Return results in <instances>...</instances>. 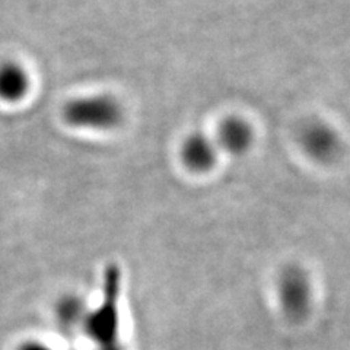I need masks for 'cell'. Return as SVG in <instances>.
Masks as SVG:
<instances>
[{"label": "cell", "instance_id": "cell-1", "mask_svg": "<svg viewBox=\"0 0 350 350\" xmlns=\"http://www.w3.org/2000/svg\"><path fill=\"white\" fill-rule=\"evenodd\" d=\"M120 284H122L120 269L117 266L107 267L103 302L92 312H88L82 327L96 345V350H123L118 338Z\"/></svg>", "mask_w": 350, "mask_h": 350}, {"label": "cell", "instance_id": "cell-2", "mask_svg": "<svg viewBox=\"0 0 350 350\" xmlns=\"http://www.w3.org/2000/svg\"><path fill=\"white\" fill-rule=\"evenodd\" d=\"M64 120L73 127L108 130L123 120V108L108 95L76 98L64 107Z\"/></svg>", "mask_w": 350, "mask_h": 350}, {"label": "cell", "instance_id": "cell-3", "mask_svg": "<svg viewBox=\"0 0 350 350\" xmlns=\"http://www.w3.org/2000/svg\"><path fill=\"white\" fill-rule=\"evenodd\" d=\"M278 298L288 320L304 321L312 308V284L308 273L295 265L283 269L278 279Z\"/></svg>", "mask_w": 350, "mask_h": 350}, {"label": "cell", "instance_id": "cell-4", "mask_svg": "<svg viewBox=\"0 0 350 350\" xmlns=\"http://www.w3.org/2000/svg\"><path fill=\"white\" fill-rule=\"evenodd\" d=\"M301 140L304 149L319 161L333 159L340 149V142H338L336 131L323 123L306 126L302 130Z\"/></svg>", "mask_w": 350, "mask_h": 350}, {"label": "cell", "instance_id": "cell-5", "mask_svg": "<svg viewBox=\"0 0 350 350\" xmlns=\"http://www.w3.org/2000/svg\"><path fill=\"white\" fill-rule=\"evenodd\" d=\"M181 157L190 170L202 172L215 165L217 150L213 140L202 133H196L184 140Z\"/></svg>", "mask_w": 350, "mask_h": 350}, {"label": "cell", "instance_id": "cell-6", "mask_svg": "<svg viewBox=\"0 0 350 350\" xmlns=\"http://www.w3.org/2000/svg\"><path fill=\"white\" fill-rule=\"evenodd\" d=\"M254 131L253 127L241 117H231L225 120L221 129H219V144L228 152L244 153L253 145Z\"/></svg>", "mask_w": 350, "mask_h": 350}, {"label": "cell", "instance_id": "cell-7", "mask_svg": "<svg viewBox=\"0 0 350 350\" xmlns=\"http://www.w3.org/2000/svg\"><path fill=\"white\" fill-rule=\"evenodd\" d=\"M29 78L24 68L16 63L0 66V98L5 101H19L28 92Z\"/></svg>", "mask_w": 350, "mask_h": 350}, {"label": "cell", "instance_id": "cell-8", "mask_svg": "<svg viewBox=\"0 0 350 350\" xmlns=\"http://www.w3.org/2000/svg\"><path fill=\"white\" fill-rule=\"evenodd\" d=\"M86 310L83 304L78 299L69 297L63 299L57 306V319L63 328H68L69 332H75L76 328L83 327L86 320Z\"/></svg>", "mask_w": 350, "mask_h": 350}, {"label": "cell", "instance_id": "cell-9", "mask_svg": "<svg viewBox=\"0 0 350 350\" xmlns=\"http://www.w3.org/2000/svg\"><path fill=\"white\" fill-rule=\"evenodd\" d=\"M19 350H54V349H51L50 346L44 345V343H40V342H28L25 345H22L19 347Z\"/></svg>", "mask_w": 350, "mask_h": 350}]
</instances>
